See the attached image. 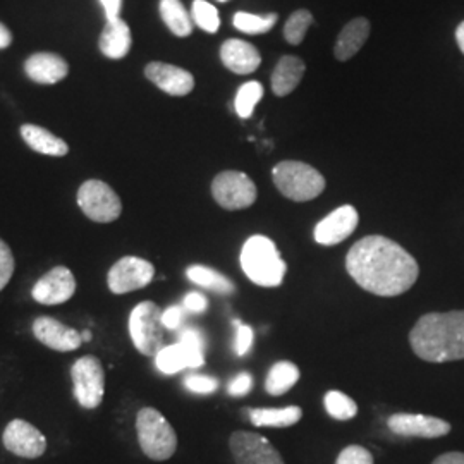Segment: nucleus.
I'll return each instance as SVG.
<instances>
[{
  "mask_svg": "<svg viewBox=\"0 0 464 464\" xmlns=\"http://www.w3.org/2000/svg\"><path fill=\"white\" fill-rule=\"evenodd\" d=\"M353 281L375 296L394 298L410 291L420 276L413 255L385 236H366L354 243L346 256Z\"/></svg>",
  "mask_w": 464,
  "mask_h": 464,
  "instance_id": "f257e3e1",
  "label": "nucleus"
},
{
  "mask_svg": "<svg viewBox=\"0 0 464 464\" xmlns=\"http://www.w3.org/2000/svg\"><path fill=\"white\" fill-rule=\"evenodd\" d=\"M410 346L429 363L464 360V310L420 316L410 332Z\"/></svg>",
  "mask_w": 464,
  "mask_h": 464,
  "instance_id": "f03ea898",
  "label": "nucleus"
},
{
  "mask_svg": "<svg viewBox=\"0 0 464 464\" xmlns=\"http://www.w3.org/2000/svg\"><path fill=\"white\" fill-rule=\"evenodd\" d=\"M241 268L249 281L262 287L281 285L287 266L272 239L266 236H251L241 249Z\"/></svg>",
  "mask_w": 464,
  "mask_h": 464,
  "instance_id": "7ed1b4c3",
  "label": "nucleus"
},
{
  "mask_svg": "<svg viewBox=\"0 0 464 464\" xmlns=\"http://www.w3.org/2000/svg\"><path fill=\"white\" fill-rule=\"evenodd\" d=\"M136 433L143 454L151 461H167L178 450V435L166 416L155 408H143L136 415Z\"/></svg>",
  "mask_w": 464,
  "mask_h": 464,
  "instance_id": "20e7f679",
  "label": "nucleus"
},
{
  "mask_svg": "<svg viewBox=\"0 0 464 464\" xmlns=\"http://www.w3.org/2000/svg\"><path fill=\"white\" fill-rule=\"evenodd\" d=\"M272 179L285 198L299 203L315 199L325 189V178L315 167L298 160L279 162L272 169Z\"/></svg>",
  "mask_w": 464,
  "mask_h": 464,
  "instance_id": "39448f33",
  "label": "nucleus"
},
{
  "mask_svg": "<svg viewBox=\"0 0 464 464\" xmlns=\"http://www.w3.org/2000/svg\"><path fill=\"white\" fill-rule=\"evenodd\" d=\"M162 315L164 312L153 301L136 304L130 315V335L134 348L149 358H155L166 348V327Z\"/></svg>",
  "mask_w": 464,
  "mask_h": 464,
  "instance_id": "423d86ee",
  "label": "nucleus"
},
{
  "mask_svg": "<svg viewBox=\"0 0 464 464\" xmlns=\"http://www.w3.org/2000/svg\"><path fill=\"white\" fill-rule=\"evenodd\" d=\"M72 391L84 410L99 408L105 394V370L97 356H83L71 368Z\"/></svg>",
  "mask_w": 464,
  "mask_h": 464,
  "instance_id": "0eeeda50",
  "label": "nucleus"
},
{
  "mask_svg": "<svg viewBox=\"0 0 464 464\" xmlns=\"http://www.w3.org/2000/svg\"><path fill=\"white\" fill-rule=\"evenodd\" d=\"M78 205L84 216L99 224H109L122 214V203L109 184L90 179L78 189Z\"/></svg>",
  "mask_w": 464,
  "mask_h": 464,
  "instance_id": "6e6552de",
  "label": "nucleus"
},
{
  "mask_svg": "<svg viewBox=\"0 0 464 464\" xmlns=\"http://www.w3.org/2000/svg\"><path fill=\"white\" fill-rule=\"evenodd\" d=\"M212 197L226 210H245L256 201V186L243 172L224 170L212 183Z\"/></svg>",
  "mask_w": 464,
  "mask_h": 464,
  "instance_id": "1a4fd4ad",
  "label": "nucleus"
},
{
  "mask_svg": "<svg viewBox=\"0 0 464 464\" xmlns=\"http://www.w3.org/2000/svg\"><path fill=\"white\" fill-rule=\"evenodd\" d=\"M229 448L236 464H285L279 450L256 431H234Z\"/></svg>",
  "mask_w": 464,
  "mask_h": 464,
  "instance_id": "9d476101",
  "label": "nucleus"
},
{
  "mask_svg": "<svg viewBox=\"0 0 464 464\" xmlns=\"http://www.w3.org/2000/svg\"><path fill=\"white\" fill-rule=\"evenodd\" d=\"M155 268L149 260L138 256H124L109 270L107 284L114 295H126L147 287L153 281Z\"/></svg>",
  "mask_w": 464,
  "mask_h": 464,
  "instance_id": "9b49d317",
  "label": "nucleus"
},
{
  "mask_svg": "<svg viewBox=\"0 0 464 464\" xmlns=\"http://www.w3.org/2000/svg\"><path fill=\"white\" fill-rule=\"evenodd\" d=\"M2 442L9 452L26 459H36L47 450L45 435L24 420H13L5 427Z\"/></svg>",
  "mask_w": 464,
  "mask_h": 464,
  "instance_id": "f8f14e48",
  "label": "nucleus"
},
{
  "mask_svg": "<svg viewBox=\"0 0 464 464\" xmlns=\"http://www.w3.org/2000/svg\"><path fill=\"white\" fill-rule=\"evenodd\" d=\"M389 430L410 439H440L452 430L450 423L437 416L396 413L387 420Z\"/></svg>",
  "mask_w": 464,
  "mask_h": 464,
  "instance_id": "ddd939ff",
  "label": "nucleus"
},
{
  "mask_svg": "<svg viewBox=\"0 0 464 464\" xmlns=\"http://www.w3.org/2000/svg\"><path fill=\"white\" fill-rule=\"evenodd\" d=\"M76 279L67 266H53L34 285L32 296L40 304H63L74 296Z\"/></svg>",
  "mask_w": 464,
  "mask_h": 464,
  "instance_id": "4468645a",
  "label": "nucleus"
},
{
  "mask_svg": "<svg viewBox=\"0 0 464 464\" xmlns=\"http://www.w3.org/2000/svg\"><path fill=\"white\" fill-rule=\"evenodd\" d=\"M360 217L354 207L343 205L322 218L315 227V241L322 246H334L346 241L356 231Z\"/></svg>",
  "mask_w": 464,
  "mask_h": 464,
  "instance_id": "2eb2a0df",
  "label": "nucleus"
},
{
  "mask_svg": "<svg viewBox=\"0 0 464 464\" xmlns=\"http://www.w3.org/2000/svg\"><path fill=\"white\" fill-rule=\"evenodd\" d=\"M34 337L49 349L67 353L83 344L82 332L74 331L52 316H40L34 322Z\"/></svg>",
  "mask_w": 464,
  "mask_h": 464,
  "instance_id": "dca6fc26",
  "label": "nucleus"
},
{
  "mask_svg": "<svg viewBox=\"0 0 464 464\" xmlns=\"http://www.w3.org/2000/svg\"><path fill=\"white\" fill-rule=\"evenodd\" d=\"M145 76L170 97H184L195 88V78L191 72L166 63H150L145 67Z\"/></svg>",
  "mask_w": 464,
  "mask_h": 464,
  "instance_id": "f3484780",
  "label": "nucleus"
},
{
  "mask_svg": "<svg viewBox=\"0 0 464 464\" xmlns=\"http://www.w3.org/2000/svg\"><path fill=\"white\" fill-rule=\"evenodd\" d=\"M220 59L229 71L243 76L255 72L262 63L258 50L248 42L237 38H229L224 42V45L220 47Z\"/></svg>",
  "mask_w": 464,
  "mask_h": 464,
  "instance_id": "a211bd4d",
  "label": "nucleus"
},
{
  "mask_svg": "<svg viewBox=\"0 0 464 464\" xmlns=\"http://www.w3.org/2000/svg\"><path fill=\"white\" fill-rule=\"evenodd\" d=\"M24 71L36 83L53 84L66 78L69 66L63 57L49 52H42L34 53L26 61Z\"/></svg>",
  "mask_w": 464,
  "mask_h": 464,
  "instance_id": "6ab92c4d",
  "label": "nucleus"
},
{
  "mask_svg": "<svg viewBox=\"0 0 464 464\" xmlns=\"http://www.w3.org/2000/svg\"><path fill=\"white\" fill-rule=\"evenodd\" d=\"M370 30H372V24L365 17H356V19L349 21L337 36V42L334 47L335 59L343 61V63L353 59L365 45V42L370 36Z\"/></svg>",
  "mask_w": 464,
  "mask_h": 464,
  "instance_id": "aec40b11",
  "label": "nucleus"
},
{
  "mask_svg": "<svg viewBox=\"0 0 464 464\" xmlns=\"http://www.w3.org/2000/svg\"><path fill=\"white\" fill-rule=\"evenodd\" d=\"M100 50L109 59H122L131 49V30L121 17L107 21V26L100 34Z\"/></svg>",
  "mask_w": 464,
  "mask_h": 464,
  "instance_id": "412c9836",
  "label": "nucleus"
},
{
  "mask_svg": "<svg viewBox=\"0 0 464 464\" xmlns=\"http://www.w3.org/2000/svg\"><path fill=\"white\" fill-rule=\"evenodd\" d=\"M306 71L304 63L295 55H284L272 72V92L277 97H285L296 90Z\"/></svg>",
  "mask_w": 464,
  "mask_h": 464,
  "instance_id": "4be33fe9",
  "label": "nucleus"
},
{
  "mask_svg": "<svg viewBox=\"0 0 464 464\" xmlns=\"http://www.w3.org/2000/svg\"><path fill=\"white\" fill-rule=\"evenodd\" d=\"M21 136L26 141V145L30 149L50 155V157H64L69 151L66 141L61 140L59 136L47 131L45 128L34 126V124H24L21 128Z\"/></svg>",
  "mask_w": 464,
  "mask_h": 464,
  "instance_id": "5701e85b",
  "label": "nucleus"
},
{
  "mask_svg": "<svg viewBox=\"0 0 464 464\" xmlns=\"http://www.w3.org/2000/svg\"><path fill=\"white\" fill-rule=\"evenodd\" d=\"M249 421L255 427H272V429H287L296 425L303 411L299 406L287 408H253L248 410Z\"/></svg>",
  "mask_w": 464,
  "mask_h": 464,
  "instance_id": "b1692460",
  "label": "nucleus"
},
{
  "mask_svg": "<svg viewBox=\"0 0 464 464\" xmlns=\"http://www.w3.org/2000/svg\"><path fill=\"white\" fill-rule=\"evenodd\" d=\"M298 381V366L291 362H279L270 368L266 375V391L270 396H282L289 392Z\"/></svg>",
  "mask_w": 464,
  "mask_h": 464,
  "instance_id": "393cba45",
  "label": "nucleus"
},
{
  "mask_svg": "<svg viewBox=\"0 0 464 464\" xmlns=\"http://www.w3.org/2000/svg\"><path fill=\"white\" fill-rule=\"evenodd\" d=\"M160 16L167 28L176 36H189L193 32V23L181 0H160Z\"/></svg>",
  "mask_w": 464,
  "mask_h": 464,
  "instance_id": "a878e982",
  "label": "nucleus"
},
{
  "mask_svg": "<svg viewBox=\"0 0 464 464\" xmlns=\"http://www.w3.org/2000/svg\"><path fill=\"white\" fill-rule=\"evenodd\" d=\"M186 276L189 281L195 282L199 287L212 289L220 295H231L236 289L234 282L229 281L226 276L218 274L210 266H191L186 270Z\"/></svg>",
  "mask_w": 464,
  "mask_h": 464,
  "instance_id": "bb28decb",
  "label": "nucleus"
},
{
  "mask_svg": "<svg viewBox=\"0 0 464 464\" xmlns=\"http://www.w3.org/2000/svg\"><path fill=\"white\" fill-rule=\"evenodd\" d=\"M155 365L157 368L166 373V375H174L178 372H181L184 368H191V358L188 354V351L184 349L183 344H172L162 349L157 356H155Z\"/></svg>",
  "mask_w": 464,
  "mask_h": 464,
  "instance_id": "cd10ccee",
  "label": "nucleus"
},
{
  "mask_svg": "<svg viewBox=\"0 0 464 464\" xmlns=\"http://www.w3.org/2000/svg\"><path fill=\"white\" fill-rule=\"evenodd\" d=\"M266 90L258 82H248L243 84L234 99V109L236 114L241 119H249L255 112V107L258 105V102L264 99Z\"/></svg>",
  "mask_w": 464,
  "mask_h": 464,
  "instance_id": "c85d7f7f",
  "label": "nucleus"
},
{
  "mask_svg": "<svg viewBox=\"0 0 464 464\" xmlns=\"http://www.w3.org/2000/svg\"><path fill=\"white\" fill-rule=\"evenodd\" d=\"M232 23L243 34H264L266 32H270L276 26L277 14L270 13V14H266V16H256V14H249V13H236Z\"/></svg>",
  "mask_w": 464,
  "mask_h": 464,
  "instance_id": "c756f323",
  "label": "nucleus"
},
{
  "mask_svg": "<svg viewBox=\"0 0 464 464\" xmlns=\"http://www.w3.org/2000/svg\"><path fill=\"white\" fill-rule=\"evenodd\" d=\"M324 404H325L327 413L339 421H346V420H351L358 415L356 402L339 391H329L325 394Z\"/></svg>",
  "mask_w": 464,
  "mask_h": 464,
  "instance_id": "7c9ffc66",
  "label": "nucleus"
},
{
  "mask_svg": "<svg viewBox=\"0 0 464 464\" xmlns=\"http://www.w3.org/2000/svg\"><path fill=\"white\" fill-rule=\"evenodd\" d=\"M312 24H314L312 13L306 11V9H299L296 13H293L291 17L285 21L284 38L291 45H299L304 40V36L308 34Z\"/></svg>",
  "mask_w": 464,
  "mask_h": 464,
  "instance_id": "2f4dec72",
  "label": "nucleus"
},
{
  "mask_svg": "<svg viewBox=\"0 0 464 464\" xmlns=\"http://www.w3.org/2000/svg\"><path fill=\"white\" fill-rule=\"evenodd\" d=\"M179 344H183L191 358V368H199L205 363V337L199 329L195 327H184L179 332Z\"/></svg>",
  "mask_w": 464,
  "mask_h": 464,
  "instance_id": "473e14b6",
  "label": "nucleus"
},
{
  "mask_svg": "<svg viewBox=\"0 0 464 464\" xmlns=\"http://www.w3.org/2000/svg\"><path fill=\"white\" fill-rule=\"evenodd\" d=\"M191 16L203 32L216 34L220 26V17L216 7L207 0H195L191 7Z\"/></svg>",
  "mask_w": 464,
  "mask_h": 464,
  "instance_id": "72a5a7b5",
  "label": "nucleus"
},
{
  "mask_svg": "<svg viewBox=\"0 0 464 464\" xmlns=\"http://www.w3.org/2000/svg\"><path fill=\"white\" fill-rule=\"evenodd\" d=\"M335 464H375V458L363 446H348L341 450Z\"/></svg>",
  "mask_w": 464,
  "mask_h": 464,
  "instance_id": "f704fd0d",
  "label": "nucleus"
},
{
  "mask_svg": "<svg viewBox=\"0 0 464 464\" xmlns=\"http://www.w3.org/2000/svg\"><path fill=\"white\" fill-rule=\"evenodd\" d=\"M14 255L5 241L0 239V291L9 284L14 274Z\"/></svg>",
  "mask_w": 464,
  "mask_h": 464,
  "instance_id": "c9c22d12",
  "label": "nucleus"
},
{
  "mask_svg": "<svg viewBox=\"0 0 464 464\" xmlns=\"http://www.w3.org/2000/svg\"><path fill=\"white\" fill-rule=\"evenodd\" d=\"M184 387L195 394H210V392H216L218 381L214 377L191 373L184 379Z\"/></svg>",
  "mask_w": 464,
  "mask_h": 464,
  "instance_id": "e433bc0d",
  "label": "nucleus"
},
{
  "mask_svg": "<svg viewBox=\"0 0 464 464\" xmlns=\"http://www.w3.org/2000/svg\"><path fill=\"white\" fill-rule=\"evenodd\" d=\"M234 325L237 329L236 335V353L237 356H245L253 344V329L249 325L241 324L239 320H234Z\"/></svg>",
  "mask_w": 464,
  "mask_h": 464,
  "instance_id": "4c0bfd02",
  "label": "nucleus"
},
{
  "mask_svg": "<svg viewBox=\"0 0 464 464\" xmlns=\"http://www.w3.org/2000/svg\"><path fill=\"white\" fill-rule=\"evenodd\" d=\"M186 314H188V312L184 310L183 304H176V306L167 308L166 312H164V315H162L164 327L169 329V331H178V329H181Z\"/></svg>",
  "mask_w": 464,
  "mask_h": 464,
  "instance_id": "58836bf2",
  "label": "nucleus"
},
{
  "mask_svg": "<svg viewBox=\"0 0 464 464\" xmlns=\"http://www.w3.org/2000/svg\"><path fill=\"white\" fill-rule=\"evenodd\" d=\"M251 389H253V379H251V375L249 373H239L234 381L229 383V394L231 396H236V398H243V396H246L248 392H251Z\"/></svg>",
  "mask_w": 464,
  "mask_h": 464,
  "instance_id": "ea45409f",
  "label": "nucleus"
},
{
  "mask_svg": "<svg viewBox=\"0 0 464 464\" xmlns=\"http://www.w3.org/2000/svg\"><path fill=\"white\" fill-rule=\"evenodd\" d=\"M183 306L188 314L198 315V314H203V312L208 308V301H207V298H205L203 295H199V293H189V295H186V298H184Z\"/></svg>",
  "mask_w": 464,
  "mask_h": 464,
  "instance_id": "a19ab883",
  "label": "nucleus"
},
{
  "mask_svg": "<svg viewBox=\"0 0 464 464\" xmlns=\"http://www.w3.org/2000/svg\"><path fill=\"white\" fill-rule=\"evenodd\" d=\"M431 464H464V452L452 450L437 456Z\"/></svg>",
  "mask_w": 464,
  "mask_h": 464,
  "instance_id": "79ce46f5",
  "label": "nucleus"
},
{
  "mask_svg": "<svg viewBox=\"0 0 464 464\" xmlns=\"http://www.w3.org/2000/svg\"><path fill=\"white\" fill-rule=\"evenodd\" d=\"M100 2H102V5H103V11H105L107 21H112V19H117V17H119L122 0H100Z\"/></svg>",
  "mask_w": 464,
  "mask_h": 464,
  "instance_id": "37998d69",
  "label": "nucleus"
},
{
  "mask_svg": "<svg viewBox=\"0 0 464 464\" xmlns=\"http://www.w3.org/2000/svg\"><path fill=\"white\" fill-rule=\"evenodd\" d=\"M11 42H13V34L7 30V26L0 23V49H7Z\"/></svg>",
  "mask_w": 464,
  "mask_h": 464,
  "instance_id": "c03bdc74",
  "label": "nucleus"
},
{
  "mask_svg": "<svg viewBox=\"0 0 464 464\" xmlns=\"http://www.w3.org/2000/svg\"><path fill=\"white\" fill-rule=\"evenodd\" d=\"M456 42H458V47L463 52L464 55V21L458 26V30H456Z\"/></svg>",
  "mask_w": 464,
  "mask_h": 464,
  "instance_id": "a18cd8bd",
  "label": "nucleus"
},
{
  "mask_svg": "<svg viewBox=\"0 0 464 464\" xmlns=\"http://www.w3.org/2000/svg\"><path fill=\"white\" fill-rule=\"evenodd\" d=\"M82 337H83V343L84 341H86V343H88V341H92V332L84 331L83 334H82Z\"/></svg>",
  "mask_w": 464,
  "mask_h": 464,
  "instance_id": "49530a36",
  "label": "nucleus"
},
{
  "mask_svg": "<svg viewBox=\"0 0 464 464\" xmlns=\"http://www.w3.org/2000/svg\"><path fill=\"white\" fill-rule=\"evenodd\" d=\"M218 2H227V0H218Z\"/></svg>",
  "mask_w": 464,
  "mask_h": 464,
  "instance_id": "de8ad7c7",
  "label": "nucleus"
}]
</instances>
